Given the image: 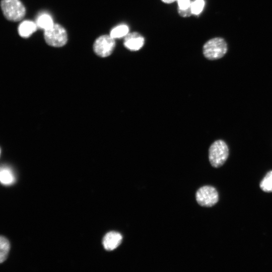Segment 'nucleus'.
<instances>
[{
    "instance_id": "obj_1",
    "label": "nucleus",
    "mask_w": 272,
    "mask_h": 272,
    "mask_svg": "<svg viewBox=\"0 0 272 272\" xmlns=\"http://www.w3.org/2000/svg\"><path fill=\"white\" fill-rule=\"evenodd\" d=\"M227 51V43L225 39L221 37L210 39L205 43L202 48L204 56L211 60L223 57Z\"/></svg>"
},
{
    "instance_id": "obj_2",
    "label": "nucleus",
    "mask_w": 272,
    "mask_h": 272,
    "mask_svg": "<svg viewBox=\"0 0 272 272\" xmlns=\"http://www.w3.org/2000/svg\"><path fill=\"white\" fill-rule=\"evenodd\" d=\"M229 156V148L227 144L222 140L215 141L209 150V159L211 165L215 168L222 166Z\"/></svg>"
},
{
    "instance_id": "obj_3",
    "label": "nucleus",
    "mask_w": 272,
    "mask_h": 272,
    "mask_svg": "<svg viewBox=\"0 0 272 272\" xmlns=\"http://www.w3.org/2000/svg\"><path fill=\"white\" fill-rule=\"evenodd\" d=\"M1 9L7 19L13 22L21 20L26 14V9L20 0H1Z\"/></svg>"
},
{
    "instance_id": "obj_4",
    "label": "nucleus",
    "mask_w": 272,
    "mask_h": 272,
    "mask_svg": "<svg viewBox=\"0 0 272 272\" xmlns=\"http://www.w3.org/2000/svg\"><path fill=\"white\" fill-rule=\"evenodd\" d=\"M44 36L46 43L53 47L63 46L67 41L65 29L58 24H54L49 29L45 30Z\"/></svg>"
},
{
    "instance_id": "obj_5",
    "label": "nucleus",
    "mask_w": 272,
    "mask_h": 272,
    "mask_svg": "<svg viewBox=\"0 0 272 272\" xmlns=\"http://www.w3.org/2000/svg\"><path fill=\"white\" fill-rule=\"evenodd\" d=\"M195 198L200 206L211 207L218 201L219 194L215 187L207 185L198 189L195 194Z\"/></svg>"
},
{
    "instance_id": "obj_6",
    "label": "nucleus",
    "mask_w": 272,
    "mask_h": 272,
    "mask_svg": "<svg viewBox=\"0 0 272 272\" xmlns=\"http://www.w3.org/2000/svg\"><path fill=\"white\" fill-rule=\"evenodd\" d=\"M115 46L114 39L110 35H104L99 37L95 41L93 50L97 55L105 57L112 53Z\"/></svg>"
},
{
    "instance_id": "obj_7",
    "label": "nucleus",
    "mask_w": 272,
    "mask_h": 272,
    "mask_svg": "<svg viewBox=\"0 0 272 272\" xmlns=\"http://www.w3.org/2000/svg\"><path fill=\"white\" fill-rule=\"evenodd\" d=\"M145 43L144 38L138 32L128 33L124 39V46L131 51H137L140 49Z\"/></svg>"
},
{
    "instance_id": "obj_8",
    "label": "nucleus",
    "mask_w": 272,
    "mask_h": 272,
    "mask_svg": "<svg viewBox=\"0 0 272 272\" xmlns=\"http://www.w3.org/2000/svg\"><path fill=\"white\" fill-rule=\"evenodd\" d=\"M122 240V236L119 233L111 231L104 236L102 243L106 250L112 251L118 247L121 244Z\"/></svg>"
},
{
    "instance_id": "obj_9",
    "label": "nucleus",
    "mask_w": 272,
    "mask_h": 272,
    "mask_svg": "<svg viewBox=\"0 0 272 272\" xmlns=\"http://www.w3.org/2000/svg\"><path fill=\"white\" fill-rule=\"evenodd\" d=\"M37 29V25L31 21H24L19 26L18 33L20 36L27 38L31 36Z\"/></svg>"
},
{
    "instance_id": "obj_10",
    "label": "nucleus",
    "mask_w": 272,
    "mask_h": 272,
    "mask_svg": "<svg viewBox=\"0 0 272 272\" xmlns=\"http://www.w3.org/2000/svg\"><path fill=\"white\" fill-rule=\"evenodd\" d=\"M0 180L1 183L6 185H11L15 182V177L9 167L5 166L1 167Z\"/></svg>"
},
{
    "instance_id": "obj_11",
    "label": "nucleus",
    "mask_w": 272,
    "mask_h": 272,
    "mask_svg": "<svg viewBox=\"0 0 272 272\" xmlns=\"http://www.w3.org/2000/svg\"><path fill=\"white\" fill-rule=\"evenodd\" d=\"M10 249L9 240L5 237L1 236L0 238V262H3L6 260Z\"/></svg>"
},
{
    "instance_id": "obj_12",
    "label": "nucleus",
    "mask_w": 272,
    "mask_h": 272,
    "mask_svg": "<svg viewBox=\"0 0 272 272\" xmlns=\"http://www.w3.org/2000/svg\"><path fill=\"white\" fill-rule=\"evenodd\" d=\"M54 24L52 18L48 14L40 15L37 20V26L44 30L52 27Z\"/></svg>"
},
{
    "instance_id": "obj_13",
    "label": "nucleus",
    "mask_w": 272,
    "mask_h": 272,
    "mask_svg": "<svg viewBox=\"0 0 272 272\" xmlns=\"http://www.w3.org/2000/svg\"><path fill=\"white\" fill-rule=\"evenodd\" d=\"M129 32L128 26L124 24L118 25L113 29L110 32V35L115 38H119L125 37Z\"/></svg>"
},
{
    "instance_id": "obj_14",
    "label": "nucleus",
    "mask_w": 272,
    "mask_h": 272,
    "mask_svg": "<svg viewBox=\"0 0 272 272\" xmlns=\"http://www.w3.org/2000/svg\"><path fill=\"white\" fill-rule=\"evenodd\" d=\"M259 186L264 192H272V170L267 173L260 182Z\"/></svg>"
},
{
    "instance_id": "obj_15",
    "label": "nucleus",
    "mask_w": 272,
    "mask_h": 272,
    "mask_svg": "<svg viewBox=\"0 0 272 272\" xmlns=\"http://www.w3.org/2000/svg\"><path fill=\"white\" fill-rule=\"evenodd\" d=\"M205 6L203 0H195L191 3V9L192 14L199 15L202 11Z\"/></svg>"
},
{
    "instance_id": "obj_16",
    "label": "nucleus",
    "mask_w": 272,
    "mask_h": 272,
    "mask_svg": "<svg viewBox=\"0 0 272 272\" xmlns=\"http://www.w3.org/2000/svg\"><path fill=\"white\" fill-rule=\"evenodd\" d=\"M179 9H186L190 7V0H177Z\"/></svg>"
},
{
    "instance_id": "obj_17",
    "label": "nucleus",
    "mask_w": 272,
    "mask_h": 272,
    "mask_svg": "<svg viewBox=\"0 0 272 272\" xmlns=\"http://www.w3.org/2000/svg\"><path fill=\"white\" fill-rule=\"evenodd\" d=\"M178 13L183 17H187L191 16L192 14L191 9V6L186 9L182 10L178 9Z\"/></svg>"
},
{
    "instance_id": "obj_18",
    "label": "nucleus",
    "mask_w": 272,
    "mask_h": 272,
    "mask_svg": "<svg viewBox=\"0 0 272 272\" xmlns=\"http://www.w3.org/2000/svg\"><path fill=\"white\" fill-rule=\"evenodd\" d=\"M163 3L166 4H170L172 3L175 1H177V0H161Z\"/></svg>"
}]
</instances>
